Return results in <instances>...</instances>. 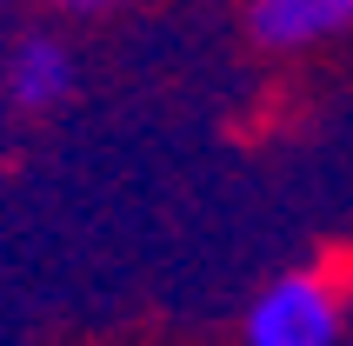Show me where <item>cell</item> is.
<instances>
[{"label": "cell", "instance_id": "6da1fadb", "mask_svg": "<svg viewBox=\"0 0 353 346\" xmlns=\"http://www.w3.org/2000/svg\"><path fill=\"white\" fill-rule=\"evenodd\" d=\"M247 346H340V287L320 267L267 280L247 307Z\"/></svg>", "mask_w": 353, "mask_h": 346}, {"label": "cell", "instance_id": "7a4b0ae2", "mask_svg": "<svg viewBox=\"0 0 353 346\" xmlns=\"http://www.w3.org/2000/svg\"><path fill=\"white\" fill-rule=\"evenodd\" d=\"M247 27L260 47H320L353 27V0H247Z\"/></svg>", "mask_w": 353, "mask_h": 346}, {"label": "cell", "instance_id": "3957f363", "mask_svg": "<svg viewBox=\"0 0 353 346\" xmlns=\"http://www.w3.org/2000/svg\"><path fill=\"white\" fill-rule=\"evenodd\" d=\"M7 94H14V107H27V114H54L60 100L74 94V54H67V40L27 34L14 47V60H7Z\"/></svg>", "mask_w": 353, "mask_h": 346}, {"label": "cell", "instance_id": "277c9868", "mask_svg": "<svg viewBox=\"0 0 353 346\" xmlns=\"http://www.w3.org/2000/svg\"><path fill=\"white\" fill-rule=\"evenodd\" d=\"M54 7H67V14H107V7H120V0H54Z\"/></svg>", "mask_w": 353, "mask_h": 346}]
</instances>
